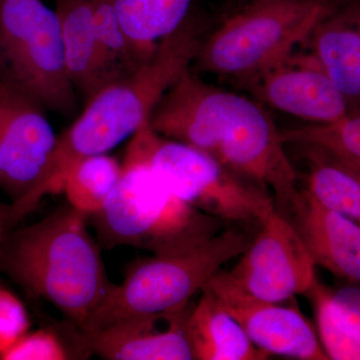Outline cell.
<instances>
[{
    "label": "cell",
    "instance_id": "1",
    "mask_svg": "<svg viewBox=\"0 0 360 360\" xmlns=\"http://www.w3.org/2000/svg\"><path fill=\"white\" fill-rule=\"evenodd\" d=\"M202 27L187 18L158 41L151 58L131 75L110 82L90 97L86 108L56 137L39 181L13 203L14 217L23 219L47 194L63 193L66 174L77 161L106 153L131 137L170 87L195 61Z\"/></svg>",
    "mask_w": 360,
    "mask_h": 360
},
{
    "label": "cell",
    "instance_id": "2",
    "mask_svg": "<svg viewBox=\"0 0 360 360\" xmlns=\"http://www.w3.org/2000/svg\"><path fill=\"white\" fill-rule=\"evenodd\" d=\"M87 220L61 206L37 224L11 229L0 250V269L30 295L52 303L80 333L113 284Z\"/></svg>",
    "mask_w": 360,
    "mask_h": 360
},
{
    "label": "cell",
    "instance_id": "3",
    "mask_svg": "<svg viewBox=\"0 0 360 360\" xmlns=\"http://www.w3.org/2000/svg\"><path fill=\"white\" fill-rule=\"evenodd\" d=\"M89 219L103 248L131 246L155 255L193 250L219 233L222 222L172 193L149 165L136 134L125 150L117 184Z\"/></svg>",
    "mask_w": 360,
    "mask_h": 360
},
{
    "label": "cell",
    "instance_id": "4",
    "mask_svg": "<svg viewBox=\"0 0 360 360\" xmlns=\"http://www.w3.org/2000/svg\"><path fill=\"white\" fill-rule=\"evenodd\" d=\"M187 132L194 148L266 191L288 208L297 195V175L279 129L262 106L201 82L188 106Z\"/></svg>",
    "mask_w": 360,
    "mask_h": 360
},
{
    "label": "cell",
    "instance_id": "5",
    "mask_svg": "<svg viewBox=\"0 0 360 360\" xmlns=\"http://www.w3.org/2000/svg\"><path fill=\"white\" fill-rule=\"evenodd\" d=\"M338 4L315 0H255L202 40L201 70L250 82L288 58Z\"/></svg>",
    "mask_w": 360,
    "mask_h": 360
},
{
    "label": "cell",
    "instance_id": "6",
    "mask_svg": "<svg viewBox=\"0 0 360 360\" xmlns=\"http://www.w3.org/2000/svg\"><path fill=\"white\" fill-rule=\"evenodd\" d=\"M250 243L245 233L229 229L186 252L135 262L122 284L111 285L82 333L92 335L137 315L184 309L210 277L243 255Z\"/></svg>",
    "mask_w": 360,
    "mask_h": 360
},
{
    "label": "cell",
    "instance_id": "7",
    "mask_svg": "<svg viewBox=\"0 0 360 360\" xmlns=\"http://www.w3.org/2000/svg\"><path fill=\"white\" fill-rule=\"evenodd\" d=\"M135 134L153 172L172 193L195 210L221 221L262 224L276 208L257 184L210 153L156 134L148 120Z\"/></svg>",
    "mask_w": 360,
    "mask_h": 360
},
{
    "label": "cell",
    "instance_id": "8",
    "mask_svg": "<svg viewBox=\"0 0 360 360\" xmlns=\"http://www.w3.org/2000/svg\"><path fill=\"white\" fill-rule=\"evenodd\" d=\"M1 77L27 92L45 108L70 115L75 89L66 68L56 11L41 0H0Z\"/></svg>",
    "mask_w": 360,
    "mask_h": 360
},
{
    "label": "cell",
    "instance_id": "9",
    "mask_svg": "<svg viewBox=\"0 0 360 360\" xmlns=\"http://www.w3.org/2000/svg\"><path fill=\"white\" fill-rule=\"evenodd\" d=\"M233 269L232 278L250 295L284 302L304 295L315 277V264L290 219L276 207Z\"/></svg>",
    "mask_w": 360,
    "mask_h": 360
},
{
    "label": "cell",
    "instance_id": "10",
    "mask_svg": "<svg viewBox=\"0 0 360 360\" xmlns=\"http://www.w3.org/2000/svg\"><path fill=\"white\" fill-rule=\"evenodd\" d=\"M45 108L0 77V188L18 202L37 186L56 144Z\"/></svg>",
    "mask_w": 360,
    "mask_h": 360
},
{
    "label": "cell",
    "instance_id": "11",
    "mask_svg": "<svg viewBox=\"0 0 360 360\" xmlns=\"http://www.w3.org/2000/svg\"><path fill=\"white\" fill-rule=\"evenodd\" d=\"M205 286L238 322L251 342L269 356L328 360L314 326L297 305L259 300L222 269Z\"/></svg>",
    "mask_w": 360,
    "mask_h": 360
},
{
    "label": "cell",
    "instance_id": "12",
    "mask_svg": "<svg viewBox=\"0 0 360 360\" xmlns=\"http://www.w3.org/2000/svg\"><path fill=\"white\" fill-rule=\"evenodd\" d=\"M264 103L311 122L349 112L348 101L310 54H290L250 82Z\"/></svg>",
    "mask_w": 360,
    "mask_h": 360
},
{
    "label": "cell",
    "instance_id": "13",
    "mask_svg": "<svg viewBox=\"0 0 360 360\" xmlns=\"http://www.w3.org/2000/svg\"><path fill=\"white\" fill-rule=\"evenodd\" d=\"M186 307L137 315L84 335L90 354L108 360L193 359L186 333Z\"/></svg>",
    "mask_w": 360,
    "mask_h": 360
},
{
    "label": "cell",
    "instance_id": "14",
    "mask_svg": "<svg viewBox=\"0 0 360 360\" xmlns=\"http://www.w3.org/2000/svg\"><path fill=\"white\" fill-rule=\"evenodd\" d=\"M288 210L291 212L290 221L315 266H321L338 278L359 283V222L322 205L304 188H300Z\"/></svg>",
    "mask_w": 360,
    "mask_h": 360
},
{
    "label": "cell",
    "instance_id": "15",
    "mask_svg": "<svg viewBox=\"0 0 360 360\" xmlns=\"http://www.w3.org/2000/svg\"><path fill=\"white\" fill-rule=\"evenodd\" d=\"M310 56L347 101L360 94V20L359 4L338 8L310 33Z\"/></svg>",
    "mask_w": 360,
    "mask_h": 360
},
{
    "label": "cell",
    "instance_id": "16",
    "mask_svg": "<svg viewBox=\"0 0 360 360\" xmlns=\"http://www.w3.org/2000/svg\"><path fill=\"white\" fill-rule=\"evenodd\" d=\"M200 302L187 315L186 333L193 359L264 360L269 355L250 340L238 322L203 286Z\"/></svg>",
    "mask_w": 360,
    "mask_h": 360
},
{
    "label": "cell",
    "instance_id": "17",
    "mask_svg": "<svg viewBox=\"0 0 360 360\" xmlns=\"http://www.w3.org/2000/svg\"><path fill=\"white\" fill-rule=\"evenodd\" d=\"M68 77L89 101L108 84L94 21V0H56Z\"/></svg>",
    "mask_w": 360,
    "mask_h": 360
},
{
    "label": "cell",
    "instance_id": "18",
    "mask_svg": "<svg viewBox=\"0 0 360 360\" xmlns=\"http://www.w3.org/2000/svg\"><path fill=\"white\" fill-rule=\"evenodd\" d=\"M314 305L319 340L328 359H360L359 290L333 291L315 278L304 293Z\"/></svg>",
    "mask_w": 360,
    "mask_h": 360
},
{
    "label": "cell",
    "instance_id": "19",
    "mask_svg": "<svg viewBox=\"0 0 360 360\" xmlns=\"http://www.w3.org/2000/svg\"><path fill=\"white\" fill-rule=\"evenodd\" d=\"M123 32L146 59L188 16L193 0H110Z\"/></svg>",
    "mask_w": 360,
    "mask_h": 360
},
{
    "label": "cell",
    "instance_id": "20",
    "mask_svg": "<svg viewBox=\"0 0 360 360\" xmlns=\"http://www.w3.org/2000/svg\"><path fill=\"white\" fill-rule=\"evenodd\" d=\"M300 148L309 168L304 189L322 205L359 224L360 174L317 149Z\"/></svg>",
    "mask_w": 360,
    "mask_h": 360
},
{
    "label": "cell",
    "instance_id": "21",
    "mask_svg": "<svg viewBox=\"0 0 360 360\" xmlns=\"http://www.w3.org/2000/svg\"><path fill=\"white\" fill-rule=\"evenodd\" d=\"M283 144L309 146L326 153L360 174V116L359 112H348L330 122L288 130H279Z\"/></svg>",
    "mask_w": 360,
    "mask_h": 360
},
{
    "label": "cell",
    "instance_id": "22",
    "mask_svg": "<svg viewBox=\"0 0 360 360\" xmlns=\"http://www.w3.org/2000/svg\"><path fill=\"white\" fill-rule=\"evenodd\" d=\"M122 174V163L116 158L90 155L77 161L66 174L63 193L68 205L87 217L103 208Z\"/></svg>",
    "mask_w": 360,
    "mask_h": 360
},
{
    "label": "cell",
    "instance_id": "23",
    "mask_svg": "<svg viewBox=\"0 0 360 360\" xmlns=\"http://www.w3.org/2000/svg\"><path fill=\"white\" fill-rule=\"evenodd\" d=\"M94 21L108 84L131 75L148 60L123 32L110 0H94Z\"/></svg>",
    "mask_w": 360,
    "mask_h": 360
},
{
    "label": "cell",
    "instance_id": "24",
    "mask_svg": "<svg viewBox=\"0 0 360 360\" xmlns=\"http://www.w3.org/2000/svg\"><path fill=\"white\" fill-rule=\"evenodd\" d=\"M77 359L65 340L51 328L28 331L0 355L1 360H68Z\"/></svg>",
    "mask_w": 360,
    "mask_h": 360
},
{
    "label": "cell",
    "instance_id": "25",
    "mask_svg": "<svg viewBox=\"0 0 360 360\" xmlns=\"http://www.w3.org/2000/svg\"><path fill=\"white\" fill-rule=\"evenodd\" d=\"M30 319L25 304L0 285V355L30 331Z\"/></svg>",
    "mask_w": 360,
    "mask_h": 360
},
{
    "label": "cell",
    "instance_id": "26",
    "mask_svg": "<svg viewBox=\"0 0 360 360\" xmlns=\"http://www.w3.org/2000/svg\"><path fill=\"white\" fill-rule=\"evenodd\" d=\"M11 205L0 202V250L8 231L13 229L11 219Z\"/></svg>",
    "mask_w": 360,
    "mask_h": 360
},
{
    "label": "cell",
    "instance_id": "27",
    "mask_svg": "<svg viewBox=\"0 0 360 360\" xmlns=\"http://www.w3.org/2000/svg\"><path fill=\"white\" fill-rule=\"evenodd\" d=\"M315 1L328 2V4H338V6H340L341 2H348L349 0H315Z\"/></svg>",
    "mask_w": 360,
    "mask_h": 360
}]
</instances>
